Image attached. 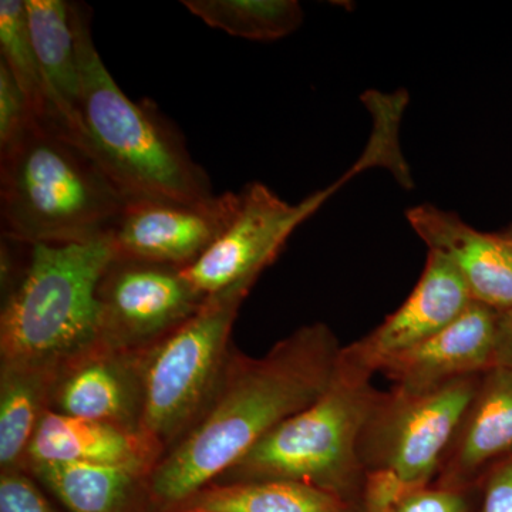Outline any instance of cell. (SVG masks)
<instances>
[{"mask_svg": "<svg viewBox=\"0 0 512 512\" xmlns=\"http://www.w3.org/2000/svg\"><path fill=\"white\" fill-rule=\"evenodd\" d=\"M468 504L470 490H448L430 484L406 491L399 500L382 510L363 511L356 505L355 512H467Z\"/></svg>", "mask_w": 512, "mask_h": 512, "instance_id": "25", "label": "cell"}, {"mask_svg": "<svg viewBox=\"0 0 512 512\" xmlns=\"http://www.w3.org/2000/svg\"><path fill=\"white\" fill-rule=\"evenodd\" d=\"M512 457V372L493 367L458 423L433 485L470 490L488 468Z\"/></svg>", "mask_w": 512, "mask_h": 512, "instance_id": "15", "label": "cell"}, {"mask_svg": "<svg viewBox=\"0 0 512 512\" xmlns=\"http://www.w3.org/2000/svg\"><path fill=\"white\" fill-rule=\"evenodd\" d=\"M128 201L90 148L52 117L33 116L0 151L2 237L30 247L84 244L111 234Z\"/></svg>", "mask_w": 512, "mask_h": 512, "instance_id": "2", "label": "cell"}, {"mask_svg": "<svg viewBox=\"0 0 512 512\" xmlns=\"http://www.w3.org/2000/svg\"><path fill=\"white\" fill-rule=\"evenodd\" d=\"M26 471L64 512H156L144 468L36 464Z\"/></svg>", "mask_w": 512, "mask_h": 512, "instance_id": "18", "label": "cell"}, {"mask_svg": "<svg viewBox=\"0 0 512 512\" xmlns=\"http://www.w3.org/2000/svg\"><path fill=\"white\" fill-rule=\"evenodd\" d=\"M333 191L332 187L316 192L301 204L292 205L264 184H248L239 192L234 220L200 259L183 269L185 279L204 298L239 282L258 281L281 254L292 232Z\"/></svg>", "mask_w": 512, "mask_h": 512, "instance_id": "9", "label": "cell"}, {"mask_svg": "<svg viewBox=\"0 0 512 512\" xmlns=\"http://www.w3.org/2000/svg\"><path fill=\"white\" fill-rule=\"evenodd\" d=\"M30 40L45 79L50 116L86 144L80 119V69L72 2L25 0Z\"/></svg>", "mask_w": 512, "mask_h": 512, "instance_id": "16", "label": "cell"}, {"mask_svg": "<svg viewBox=\"0 0 512 512\" xmlns=\"http://www.w3.org/2000/svg\"><path fill=\"white\" fill-rule=\"evenodd\" d=\"M495 367L512 372V311L501 312Z\"/></svg>", "mask_w": 512, "mask_h": 512, "instance_id": "27", "label": "cell"}, {"mask_svg": "<svg viewBox=\"0 0 512 512\" xmlns=\"http://www.w3.org/2000/svg\"><path fill=\"white\" fill-rule=\"evenodd\" d=\"M148 349L117 350L96 342L70 357L57 369L50 410L138 434Z\"/></svg>", "mask_w": 512, "mask_h": 512, "instance_id": "12", "label": "cell"}, {"mask_svg": "<svg viewBox=\"0 0 512 512\" xmlns=\"http://www.w3.org/2000/svg\"><path fill=\"white\" fill-rule=\"evenodd\" d=\"M183 5L205 25L255 42L282 39L303 22L296 0H184Z\"/></svg>", "mask_w": 512, "mask_h": 512, "instance_id": "21", "label": "cell"}, {"mask_svg": "<svg viewBox=\"0 0 512 512\" xmlns=\"http://www.w3.org/2000/svg\"><path fill=\"white\" fill-rule=\"evenodd\" d=\"M57 369L0 362V473L25 471L30 444L50 410Z\"/></svg>", "mask_w": 512, "mask_h": 512, "instance_id": "19", "label": "cell"}, {"mask_svg": "<svg viewBox=\"0 0 512 512\" xmlns=\"http://www.w3.org/2000/svg\"><path fill=\"white\" fill-rule=\"evenodd\" d=\"M342 348L319 322L296 329L261 357L232 348L207 410L148 474L154 510L174 512L311 406L332 382Z\"/></svg>", "mask_w": 512, "mask_h": 512, "instance_id": "1", "label": "cell"}, {"mask_svg": "<svg viewBox=\"0 0 512 512\" xmlns=\"http://www.w3.org/2000/svg\"><path fill=\"white\" fill-rule=\"evenodd\" d=\"M501 312L473 302L453 323L380 370L394 387L423 392L495 367Z\"/></svg>", "mask_w": 512, "mask_h": 512, "instance_id": "13", "label": "cell"}, {"mask_svg": "<svg viewBox=\"0 0 512 512\" xmlns=\"http://www.w3.org/2000/svg\"><path fill=\"white\" fill-rule=\"evenodd\" d=\"M0 512H64L28 471L0 473Z\"/></svg>", "mask_w": 512, "mask_h": 512, "instance_id": "23", "label": "cell"}, {"mask_svg": "<svg viewBox=\"0 0 512 512\" xmlns=\"http://www.w3.org/2000/svg\"><path fill=\"white\" fill-rule=\"evenodd\" d=\"M473 302L453 265L429 251L409 298L372 332L342 348L338 367L349 375L372 380L390 360L433 338Z\"/></svg>", "mask_w": 512, "mask_h": 512, "instance_id": "11", "label": "cell"}, {"mask_svg": "<svg viewBox=\"0 0 512 512\" xmlns=\"http://www.w3.org/2000/svg\"><path fill=\"white\" fill-rule=\"evenodd\" d=\"M35 114L9 67L0 60V151L12 146Z\"/></svg>", "mask_w": 512, "mask_h": 512, "instance_id": "24", "label": "cell"}, {"mask_svg": "<svg viewBox=\"0 0 512 512\" xmlns=\"http://www.w3.org/2000/svg\"><path fill=\"white\" fill-rule=\"evenodd\" d=\"M483 375L423 392L379 390L357 444L366 476L389 477L410 488L433 484Z\"/></svg>", "mask_w": 512, "mask_h": 512, "instance_id": "7", "label": "cell"}, {"mask_svg": "<svg viewBox=\"0 0 512 512\" xmlns=\"http://www.w3.org/2000/svg\"><path fill=\"white\" fill-rule=\"evenodd\" d=\"M377 393L372 380L336 365L328 389L311 406L266 434L214 483L292 481L359 504L367 476L357 444Z\"/></svg>", "mask_w": 512, "mask_h": 512, "instance_id": "5", "label": "cell"}, {"mask_svg": "<svg viewBox=\"0 0 512 512\" xmlns=\"http://www.w3.org/2000/svg\"><path fill=\"white\" fill-rule=\"evenodd\" d=\"M114 259L111 234L84 244L33 245L3 298L0 362L59 367L97 340V289Z\"/></svg>", "mask_w": 512, "mask_h": 512, "instance_id": "4", "label": "cell"}, {"mask_svg": "<svg viewBox=\"0 0 512 512\" xmlns=\"http://www.w3.org/2000/svg\"><path fill=\"white\" fill-rule=\"evenodd\" d=\"M406 218L429 251L453 265L474 302L512 311V247L500 234L477 231L454 212L431 204L410 208Z\"/></svg>", "mask_w": 512, "mask_h": 512, "instance_id": "14", "label": "cell"}, {"mask_svg": "<svg viewBox=\"0 0 512 512\" xmlns=\"http://www.w3.org/2000/svg\"><path fill=\"white\" fill-rule=\"evenodd\" d=\"M36 464H89L153 470L138 434L47 410L30 444L26 468Z\"/></svg>", "mask_w": 512, "mask_h": 512, "instance_id": "17", "label": "cell"}, {"mask_svg": "<svg viewBox=\"0 0 512 512\" xmlns=\"http://www.w3.org/2000/svg\"><path fill=\"white\" fill-rule=\"evenodd\" d=\"M501 238L504 239L505 242H507L508 245H511L512 247V228L508 229L507 232H503V234H500Z\"/></svg>", "mask_w": 512, "mask_h": 512, "instance_id": "28", "label": "cell"}, {"mask_svg": "<svg viewBox=\"0 0 512 512\" xmlns=\"http://www.w3.org/2000/svg\"><path fill=\"white\" fill-rule=\"evenodd\" d=\"M183 269L114 258L97 289L99 345L144 350L192 318L205 302Z\"/></svg>", "mask_w": 512, "mask_h": 512, "instance_id": "8", "label": "cell"}, {"mask_svg": "<svg viewBox=\"0 0 512 512\" xmlns=\"http://www.w3.org/2000/svg\"><path fill=\"white\" fill-rule=\"evenodd\" d=\"M356 505L292 481L210 484L174 512H355Z\"/></svg>", "mask_w": 512, "mask_h": 512, "instance_id": "20", "label": "cell"}, {"mask_svg": "<svg viewBox=\"0 0 512 512\" xmlns=\"http://www.w3.org/2000/svg\"><path fill=\"white\" fill-rule=\"evenodd\" d=\"M239 207V192L198 204L131 200L111 231L114 258L185 269L224 234Z\"/></svg>", "mask_w": 512, "mask_h": 512, "instance_id": "10", "label": "cell"}, {"mask_svg": "<svg viewBox=\"0 0 512 512\" xmlns=\"http://www.w3.org/2000/svg\"><path fill=\"white\" fill-rule=\"evenodd\" d=\"M87 147L128 200L198 204L217 197L183 136L154 106L120 89L93 42L92 12L72 3Z\"/></svg>", "mask_w": 512, "mask_h": 512, "instance_id": "3", "label": "cell"}, {"mask_svg": "<svg viewBox=\"0 0 512 512\" xmlns=\"http://www.w3.org/2000/svg\"><path fill=\"white\" fill-rule=\"evenodd\" d=\"M256 282L212 295L180 328L151 346L144 372L140 436L153 467L207 410L220 386L239 308Z\"/></svg>", "mask_w": 512, "mask_h": 512, "instance_id": "6", "label": "cell"}, {"mask_svg": "<svg viewBox=\"0 0 512 512\" xmlns=\"http://www.w3.org/2000/svg\"><path fill=\"white\" fill-rule=\"evenodd\" d=\"M467 512H512V457L488 468L470 488Z\"/></svg>", "mask_w": 512, "mask_h": 512, "instance_id": "26", "label": "cell"}, {"mask_svg": "<svg viewBox=\"0 0 512 512\" xmlns=\"http://www.w3.org/2000/svg\"><path fill=\"white\" fill-rule=\"evenodd\" d=\"M0 60L9 67L36 117L50 116L45 79L28 28L25 0L0 2Z\"/></svg>", "mask_w": 512, "mask_h": 512, "instance_id": "22", "label": "cell"}]
</instances>
